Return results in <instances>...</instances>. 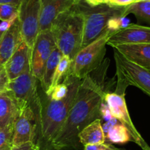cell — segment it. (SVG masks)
Listing matches in <instances>:
<instances>
[{
  "instance_id": "obj_35",
  "label": "cell",
  "mask_w": 150,
  "mask_h": 150,
  "mask_svg": "<svg viewBox=\"0 0 150 150\" xmlns=\"http://www.w3.org/2000/svg\"><path fill=\"white\" fill-rule=\"evenodd\" d=\"M4 33H5V32L1 31V30H0V40H1V38H2V35H4Z\"/></svg>"
},
{
  "instance_id": "obj_29",
  "label": "cell",
  "mask_w": 150,
  "mask_h": 150,
  "mask_svg": "<svg viewBox=\"0 0 150 150\" xmlns=\"http://www.w3.org/2000/svg\"><path fill=\"white\" fill-rule=\"evenodd\" d=\"M116 147L106 143L95 144V145L84 146V150H116Z\"/></svg>"
},
{
  "instance_id": "obj_15",
  "label": "cell",
  "mask_w": 150,
  "mask_h": 150,
  "mask_svg": "<svg viewBox=\"0 0 150 150\" xmlns=\"http://www.w3.org/2000/svg\"><path fill=\"white\" fill-rule=\"evenodd\" d=\"M18 18L5 32L0 40V64L5 65L22 41Z\"/></svg>"
},
{
  "instance_id": "obj_14",
  "label": "cell",
  "mask_w": 150,
  "mask_h": 150,
  "mask_svg": "<svg viewBox=\"0 0 150 150\" xmlns=\"http://www.w3.org/2000/svg\"><path fill=\"white\" fill-rule=\"evenodd\" d=\"M31 48L24 41H21L5 64L9 80L16 78L27 70L31 69Z\"/></svg>"
},
{
  "instance_id": "obj_2",
  "label": "cell",
  "mask_w": 150,
  "mask_h": 150,
  "mask_svg": "<svg viewBox=\"0 0 150 150\" xmlns=\"http://www.w3.org/2000/svg\"><path fill=\"white\" fill-rule=\"evenodd\" d=\"M81 80L69 75L64 80L69 87L67 96L60 100L49 99L47 104L40 105L38 110L40 132L41 138L47 144L50 145L67 119Z\"/></svg>"
},
{
  "instance_id": "obj_18",
  "label": "cell",
  "mask_w": 150,
  "mask_h": 150,
  "mask_svg": "<svg viewBox=\"0 0 150 150\" xmlns=\"http://www.w3.org/2000/svg\"><path fill=\"white\" fill-rule=\"evenodd\" d=\"M78 140L84 146L105 143L106 137L102 129L101 119H96L83 128L79 133Z\"/></svg>"
},
{
  "instance_id": "obj_12",
  "label": "cell",
  "mask_w": 150,
  "mask_h": 150,
  "mask_svg": "<svg viewBox=\"0 0 150 150\" xmlns=\"http://www.w3.org/2000/svg\"><path fill=\"white\" fill-rule=\"evenodd\" d=\"M142 44H150V27L130 24L111 35L107 45L113 48L119 45Z\"/></svg>"
},
{
  "instance_id": "obj_6",
  "label": "cell",
  "mask_w": 150,
  "mask_h": 150,
  "mask_svg": "<svg viewBox=\"0 0 150 150\" xmlns=\"http://www.w3.org/2000/svg\"><path fill=\"white\" fill-rule=\"evenodd\" d=\"M114 60L117 76L116 93L125 94L126 88L132 86L150 97V72L145 68L127 60L115 50Z\"/></svg>"
},
{
  "instance_id": "obj_22",
  "label": "cell",
  "mask_w": 150,
  "mask_h": 150,
  "mask_svg": "<svg viewBox=\"0 0 150 150\" xmlns=\"http://www.w3.org/2000/svg\"><path fill=\"white\" fill-rule=\"evenodd\" d=\"M105 137L106 140L108 139L112 144H123L132 141V138L128 129L119 122L108 130Z\"/></svg>"
},
{
  "instance_id": "obj_10",
  "label": "cell",
  "mask_w": 150,
  "mask_h": 150,
  "mask_svg": "<svg viewBox=\"0 0 150 150\" xmlns=\"http://www.w3.org/2000/svg\"><path fill=\"white\" fill-rule=\"evenodd\" d=\"M56 47L51 30L40 31L31 52L32 73L39 81L42 77L47 61Z\"/></svg>"
},
{
  "instance_id": "obj_31",
  "label": "cell",
  "mask_w": 150,
  "mask_h": 150,
  "mask_svg": "<svg viewBox=\"0 0 150 150\" xmlns=\"http://www.w3.org/2000/svg\"><path fill=\"white\" fill-rule=\"evenodd\" d=\"M135 2V0H111L108 5L115 7H125L128 6L131 4Z\"/></svg>"
},
{
  "instance_id": "obj_27",
  "label": "cell",
  "mask_w": 150,
  "mask_h": 150,
  "mask_svg": "<svg viewBox=\"0 0 150 150\" xmlns=\"http://www.w3.org/2000/svg\"><path fill=\"white\" fill-rule=\"evenodd\" d=\"M10 150H49L48 149L43 148L39 144L35 142H27L25 144L12 146Z\"/></svg>"
},
{
  "instance_id": "obj_38",
  "label": "cell",
  "mask_w": 150,
  "mask_h": 150,
  "mask_svg": "<svg viewBox=\"0 0 150 150\" xmlns=\"http://www.w3.org/2000/svg\"><path fill=\"white\" fill-rule=\"evenodd\" d=\"M116 150H124V149H118V148H116Z\"/></svg>"
},
{
  "instance_id": "obj_37",
  "label": "cell",
  "mask_w": 150,
  "mask_h": 150,
  "mask_svg": "<svg viewBox=\"0 0 150 150\" xmlns=\"http://www.w3.org/2000/svg\"><path fill=\"white\" fill-rule=\"evenodd\" d=\"M111 0H107V2H108V4H109V2H110Z\"/></svg>"
},
{
  "instance_id": "obj_4",
  "label": "cell",
  "mask_w": 150,
  "mask_h": 150,
  "mask_svg": "<svg viewBox=\"0 0 150 150\" xmlns=\"http://www.w3.org/2000/svg\"><path fill=\"white\" fill-rule=\"evenodd\" d=\"M77 7L83 16V38L82 48L96 40L107 31L108 21L111 18L122 16L125 8L108 4L90 7L82 0Z\"/></svg>"
},
{
  "instance_id": "obj_26",
  "label": "cell",
  "mask_w": 150,
  "mask_h": 150,
  "mask_svg": "<svg viewBox=\"0 0 150 150\" xmlns=\"http://www.w3.org/2000/svg\"><path fill=\"white\" fill-rule=\"evenodd\" d=\"M69 91V84L66 81H63V83L58 84L53 89L49 97L53 100H60L67 96Z\"/></svg>"
},
{
  "instance_id": "obj_34",
  "label": "cell",
  "mask_w": 150,
  "mask_h": 150,
  "mask_svg": "<svg viewBox=\"0 0 150 150\" xmlns=\"http://www.w3.org/2000/svg\"><path fill=\"white\" fill-rule=\"evenodd\" d=\"M150 2V0H135V2Z\"/></svg>"
},
{
  "instance_id": "obj_17",
  "label": "cell",
  "mask_w": 150,
  "mask_h": 150,
  "mask_svg": "<svg viewBox=\"0 0 150 150\" xmlns=\"http://www.w3.org/2000/svg\"><path fill=\"white\" fill-rule=\"evenodd\" d=\"M113 49L127 60L145 69L150 68V44L119 45Z\"/></svg>"
},
{
  "instance_id": "obj_21",
  "label": "cell",
  "mask_w": 150,
  "mask_h": 150,
  "mask_svg": "<svg viewBox=\"0 0 150 150\" xmlns=\"http://www.w3.org/2000/svg\"><path fill=\"white\" fill-rule=\"evenodd\" d=\"M71 63L72 60L70 57L66 55H64V54L62 55L60 62H59L58 65H57V68H56L55 71H54V77H53L50 90L46 93L47 96H50L53 89L57 85L61 83L60 81H61V80L63 77H65V79H66L69 76V73H70L71 67Z\"/></svg>"
},
{
  "instance_id": "obj_36",
  "label": "cell",
  "mask_w": 150,
  "mask_h": 150,
  "mask_svg": "<svg viewBox=\"0 0 150 150\" xmlns=\"http://www.w3.org/2000/svg\"><path fill=\"white\" fill-rule=\"evenodd\" d=\"M11 147H6V148L2 149H1V150H10L11 149Z\"/></svg>"
},
{
  "instance_id": "obj_24",
  "label": "cell",
  "mask_w": 150,
  "mask_h": 150,
  "mask_svg": "<svg viewBox=\"0 0 150 150\" xmlns=\"http://www.w3.org/2000/svg\"><path fill=\"white\" fill-rule=\"evenodd\" d=\"M129 24V19H128L127 17L122 16H114L108 21L107 31L110 32L112 34H113L119 30H122V29H125Z\"/></svg>"
},
{
  "instance_id": "obj_39",
  "label": "cell",
  "mask_w": 150,
  "mask_h": 150,
  "mask_svg": "<svg viewBox=\"0 0 150 150\" xmlns=\"http://www.w3.org/2000/svg\"><path fill=\"white\" fill-rule=\"evenodd\" d=\"M147 69V70H148L150 72V68H148V69Z\"/></svg>"
},
{
  "instance_id": "obj_8",
  "label": "cell",
  "mask_w": 150,
  "mask_h": 150,
  "mask_svg": "<svg viewBox=\"0 0 150 150\" xmlns=\"http://www.w3.org/2000/svg\"><path fill=\"white\" fill-rule=\"evenodd\" d=\"M38 81L39 80L33 74L31 69L9 81L7 90L16 99L21 110L27 107L40 108L41 105L37 91Z\"/></svg>"
},
{
  "instance_id": "obj_11",
  "label": "cell",
  "mask_w": 150,
  "mask_h": 150,
  "mask_svg": "<svg viewBox=\"0 0 150 150\" xmlns=\"http://www.w3.org/2000/svg\"><path fill=\"white\" fill-rule=\"evenodd\" d=\"M36 131L37 122L34 108L27 107L21 109L14 124L12 146L35 142Z\"/></svg>"
},
{
  "instance_id": "obj_19",
  "label": "cell",
  "mask_w": 150,
  "mask_h": 150,
  "mask_svg": "<svg viewBox=\"0 0 150 150\" xmlns=\"http://www.w3.org/2000/svg\"><path fill=\"white\" fill-rule=\"evenodd\" d=\"M62 55L63 54L61 53V52L56 47L47 61L42 77H41V80H40L41 88L45 92V93H47L50 90L52 81L53 77H54V71H55L56 68L60 62Z\"/></svg>"
},
{
  "instance_id": "obj_1",
  "label": "cell",
  "mask_w": 150,
  "mask_h": 150,
  "mask_svg": "<svg viewBox=\"0 0 150 150\" xmlns=\"http://www.w3.org/2000/svg\"><path fill=\"white\" fill-rule=\"evenodd\" d=\"M91 74L81 80L67 119L50 144L54 150H63L76 146L80 131L94 120L100 119L101 105L107 91L103 78L93 77Z\"/></svg>"
},
{
  "instance_id": "obj_33",
  "label": "cell",
  "mask_w": 150,
  "mask_h": 150,
  "mask_svg": "<svg viewBox=\"0 0 150 150\" xmlns=\"http://www.w3.org/2000/svg\"><path fill=\"white\" fill-rule=\"evenodd\" d=\"M22 0H0V4H11L20 6Z\"/></svg>"
},
{
  "instance_id": "obj_13",
  "label": "cell",
  "mask_w": 150,
  "mask_h": 150,
  "mask_svg": "<svg viewBox=\"0 0 150 150\" xmlns=\"http://www.w3.org/2000/svg\"><path fill=\"white\" fill-rule=\"evenodd\" d=\"M82 0H41L40 31L50 30L53 21L60 13L80 3Z\"/></svg>"
},
{
  "instance_id": "obj_30",
  "label": "cell",
  "mask_w": 150,
  "mask_h": 150,
  "mask_svg": "<svg viewBox=\"0 0 150 150\" xmlns=\"http://www.w3.org/2000/svg\"><path fill=\"white\" fill-rule=\"evenodd\" d=\"M100 114L101 117H102V119L105 121V122H108V121L111 120L113 118L112 116V114H111L109 107L107 105L106 102H105V99H104V102H102V105H101Z\"/></svg>"
},
{
  "instance_id": "obj_32",
  "label": "cell",
  "mask_w": 150,
  "mask_h": 150,
  "mask_svg": "<svg viewBox=\"0 0 150 150\" xmlns=\"http://www.w3.org/2000/svg\"><path fill=\"white\" fill-rule=\"evenodd\" d=\"M88 6L96 7L103 4H108L107 0H83Z\"/></svg>"
},
{
  "instance_id": "obj_7",
  "label": "cell",
  "mask_w": 150,
  "mask_h": 150,
  "mask_svg": "<svg viewBox=\"0 0 150 150\" xmlns=\"http://www.w3.org/2000/svg\"><path fill=\"white\" fill-rule=\"evenodd\" d=\"M41 0H22L19 6L18 19L23 41L33 48L40 33Z\"/></svg>"
},
{
  "instance_id": "obj_5",
  "label": "cell",
  "mask_w": 150,
  "mask_h": 150,
  "mask_svg": "<svg viewBox=\"0 0 150 150\" xmlns=\"http://www.w3.org/2000/svg\"><path fill=\"white\" fill-rule=\"evenodd\" d=\"M112 33L106 31L90 44L82 48L72 60L69 75L83 80L96 70L104 60L106 45Z\"/></svg>"
},
{
  "instance_id": "obj_16",
  "label": "cell",
  "mask_w": 150,
  "mask_h": 150,
  "mask_svg": "<svg viewBox=\"0 0 150 150\" xmlns=\"http://www.w3.org/2000/svg\"><path fill=\"white\" fill-rule=\"evenodd\" d=\"M20 112L19 105L9 91L0 93V129L14 126Z\"/></svg>"
},
{
  "instance_id": "obj_9",
  "label": "cell",
  "mask_w": 150,
  "mask_h": 150,
  "mask_svg": "<svg viewBox=\"0 0 150 150\" xmlns=\"http://www.w3.org/2000/svg\"><path fill=\"white\" fill-rule=\"evenodd\" d=\"M125 94L110 93L107 91L105 94V102L108 105L112 116L125 125L129 132L132 142L139 146L142 150H150V146L144 141L140 132L134 125L125 101Z\"/></svg>"
},
{
  "instance_id": "obj_28",
  "label": "cell",
  "mask_w": 150,
  "mask_h": 150,
  "mask_svg": "<svg viewBox=\"0 0 150 150\" xmlns=\"http://www.w3.org/2000/svg\"><path fill=\"white\" fill-rule=\"evenodd\" d=\"M9 81L5 65L0 64V93L6 91Z\"/></svg>"
},
{
  "instance_id": "obj_23",
  "label": "cell",
  "mask_w": 150,
  "mask_h": 150,
  "mask_svg": "<svg viewBox=\"0 0 150 150\" xmlns=\"http://www.w3.org/2000/svg\"><path fill=\"white\" fill-rule=\"evenodd\" d=\"M19 6L11 4H0V20L11 21L18 17Z\"/></svg>"
},
{
  "instance_id": "obj_3",
  "label": "cell",
  "mask_w": 150,
  "mask_h": 150,
  "mask_svg": "<svg viewBox=\"0 0 150 150\" xmlns=\"http://www.w3.org/2000/svg\"><path fill=\"white\" fill-rule=\"evenodd\" d=\"M83 25V14L75 5L57 16L50 27L58 50L71 60L81 50Z\"/></svg>"
},
{
  "instance_id": "obj_25",
  "label": "cell",
  "mask_w": 150,
  "mask_h": 150,
  "mask_svg": "<svg viewBox=\"0 0 150 150\" xmlns=\"http://www.w3.org/2000/svg\"><path fill=\"white\" fill-rule=\"evenodd\" d=\"M14 126L0 129V150L12 146Z\"/></svg>"
},
{
  "instance_id": "obj_20",
  "label": "cell",
  "mask_w": 150,
  "mask_h": 150,
  "mask_svg": "<svg viewBox=\"0 0 150 150\" xmlns=\"http://www.w3.org/2000/svg\"><path fill=\"white\" fill-rule=\"evenodd\" d=\"M133 14L138 21L150 25V2H137L125 7L122 16Z\"/></svg>"
}]
</instances>
